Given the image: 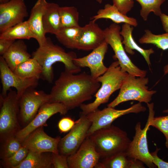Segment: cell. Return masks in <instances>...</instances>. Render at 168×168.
Returning a JSON list of instances; mask_svg holds the SVG:
<instances>
[{
	"mask_svg": "<svg viewBox=\"0 0 168 168\" xmlns=\"http://www.w3.org/2000/svg\"><path fill=\"white\" fill-rule=\"evenodd\" d=\"M113 5L119 11L124 15H127L133 7V0H112Z\"/></svg>",
	"mask_w": 168,
	"mask_h": 168,
	"instance_id": "e575fe53",
	"label": "cell"
},
{
	"mask_svg": "<svg viewBox=\"0 0 168 168\" xmlns=\"http://www.w3.org/2000/svg\"><path fill=\"white\" fill-rule=\"evenodd\" d=\"M49 153L29 151L26 158L16 168H54L52 155Z\"/></svg>",
	"mask_w": 168,
	"mask_h": 168,
	"instance_id": "d4e9b609",
	"label": "cell"
},
{
	"mask_svg": "<svg viewBox=\"0 0 168 168\" xmlns=\"http://www.w3.org/2000/svg\"><path fill=\"white\" fill-rule=\"evenodd\" d=\"M98 3L100 4L102 3V0H96Z\"/></svg>",
	"mask_w": 168,
	"mask_h": 168,
	"instance_id": "7bdbcfd3",
	"label": "cell"
},
{
	"mask_svg": "<svg viewBox=\"0 0 168 168\" xmlns=\"http://www.w3.org/2000/svg\"><path fill=\"white\" fill-rule=\"evenodd\" d=\"M160 148L156 147L155 151L151 153L153 157V162L158 168H168V162L161 159L157 155Z\"/></svg>",
	"mask_w": 168,
	"mask_h": 168,
	"instance_id": "74e56055",
	"label": "cell"
},
{
	"mask_svg": "<svg viewBox=\"0 0 168 168\" xmlns=\"http://www.w3.org/2000/svg\"><path fill=\"white\" fill-rule=\"evenodd\" d=\"M76 122L69 117H63L58 123V127L61 133H65L70 131L73 127Z\"/></svg>",
	"mask_w": 168,
	"mask_h": 168,
	"instance_id": "8d00e7d4",
	"label": "cell"
},
{
	"mask_svg": "<svg viewBox=\"0 0 168 168\" xmlns=\"http://www.w3.org/2000/svg\"><path fill=\"white\" fill-rule=\"evenodd\" d=\"M51 155L54 168H69L67 156L59 153H51Z\"/></svg>",
	"mask_w": 168,
	"mask_h": 168,
	"instance_id": "d590c367",
	"label": "cell"
},
{
	"mask_svg": "<svg viewBox=\"0 0 168 168\" xmlns=\"http://www.w3.org/2000/svg\"><path fill=\"white\" fill-rule=\"evenodd\" d=\"M24 0H10L0 4V32L24 21L28 16Z\"/></svg>",
	"mask_w": 168,
	"mask_h": 168,
	"instance_id": "9a60e30c",
	"label": "cell"
},
{
	"mask_svg": "<svg viewBox=\"0 0 168 168\" xmlns=\"http://www.w3.org/2000/svg\"><path fill=\"white\" fill-rule=\"evenodd\" d=\"M88 137L103 159L126 152L131 142L125 131L113 125L98 130Z\"/></svg>",
	"mask_w": 168,
	"mask_h": 168,
	"instance_id": "277c9868",
	"label": "cell"
},
{
	"mask_svg": "<svg viewBox=\"0 0 168 168\" xmlns=\"http://www.w3.org/2000/svg\"><path fill=\"white\" fill-rule=\"evenodd\" d=\"M162 132L166 138L165 146L168 149V115L154 117L150 124Z\"/></svg>",
	"mask_w": 168,
	"mask_h": 168,
	"instance_id": "836d02e7",
	"label": "cell"
},
{
	"mask_svg": "<svg viewBox=\"0 0 168 168\" xmlns=\"http://www.w3.org/2000/svg\"><path fill=\"white\" fill-rule=\"evenodd\" d=\"M105 40L103 30L100 27L95 21L92 20L82 27V34L77 49L93 50Z\"/></svg>",
	"mask_w": 168,
	"mask_h": 168,
	"instance_id": "ac0fdd59",
	"label": "cell"
},
{
	"mask_svg": "<svg viewBox=\"0 0 168 168\" xmlns=\"http://www.w3.org/2000/svg\"><path fill=\"white\" fill-rule=\"evenodd\" d=\"M145 32L139 40L140 44H152L163 50L168 49V33L156 35L147 29L145 30Z\"/></svg>",
	"mask_w": 168,
	"mask_h": 168,
	"instance_id": "f546056e",
	"label": "cell"
},
{
	"mask_svg": "<svg viewBox=\"0 0 168 168\" xmlns=\"http://www.w3.org/2000/svg\"><path fill=\"white\" fill-rule=\"evenodd\" d=\"M146 110V108L140 102L125 109L117 110L108 107L101 110L98 109L85 115L91 123L87 136L98 130L110 126L114 120L123 115L130 113L144 112Z\"/></svg>",
	"mask_w": 168,
	"mask_h": 168,
	"instance_id": "9c48e42d",
	"label": "cell"
},
{
	"mask_svg": "<svg viewBox=\"0 0 168 168\" xmlns=\"http://www.w3.org/2000/svg\"><path fill=\"white\" fill-rule=\"evenodd\" d=\"M160 17L164 30L168 33V16L162 13Z\"/></svg>",
	"mask_w": 168,
	"mask_h": 168,
	"instance_id": "ab89813d",
	"label": "cell"
},
{
	"mask_svg": "<svg viewBox=\"0 0 168 168\" xmlns=\"http://www.w3.org/2000/svg\"><path fill=\"white\" fill-rule=\"evenodd\" d=\"M2 56L13 72L20 64L31 58L26 45L22 40H16Z\"/></svg>",
	"mask_w": 168,
	"mask_h": 168,
	"instance_id": "ffe728a7",
	"label": "cell"
},
{
	"mask_svg": "<svg viewBox=\"0 0 168 168\" xmlns=\"http://www.w3.org/2000/svg\"><path fill=\"white\" fill-rule=\"evenodd\" d=\"M68 111L65 106L61 103H46L40 107L34 118L25 127L19 130L15 136L22 142L32 131L46 124L47 121L52 115L57 113L65 115Z\"/></svg>",
	"mask_w": 168,
	"mask_h": 168,
	"instance_id": "4fadbf2b",
	"label": "cell"
},
{
	"mask_svg": "<svg viewBox=\"0 0 168 168\" xmlns=\"http://www.w3.org/2000/svg\"><path fill=\"white\" fill-rule=\"evenodd\" d=\"M100 158L92 141L87 136L78 150L67 159L69 168H96Z\"/></svg>",
	"mask_w": 168,
	"mask_h": 168,
	"instance_id": "2e32d148",
	"label": "cell"
},
{
	"mask_svg": "<svg viewBox=\"0 0 168 168\" xmlns=\"http://www.w3.org/2000/svg\"><path fill=\"white\" fill-rule=\"evenodd\" d=\"M121 27L114 23L103 30L105 40L113 49L115 57L123 70L136 77H145L147 71L141 70L133 63L123 46L120 34Z\"/></svg>",
	"mask_w": 168,
	"mask_h": 168,
	"instance_id": "ba28073f",
	"label": "cell"
},
{
	"mask_svg": "<svg viewBox=\"0 0 168 168\" xmlns=\"http://www.w3.org/2000/svg\"><path fill=\"white\" fill-rule=\"evenodd\" d=\"M101 19H109L117 24L127 23L134 27L138 25L135 18L123 14L114 5L109 4H105L104 8L99 9L97 14L91 18L92 20L95 21Z\"/></svg>",
	"mask_w": 168,
	"mask_h": 168,
	"instance_id": "cb8c5ba5",
	"label": "cell"
},
{
	"mask_svg": "<svg viewBox=\"0 0 168 168\" xmlns=\"http://www.w3.org/2000/svg\"><path fill=\"white\" fill-rule=\"evenodd\" d=\"M163 71L164 75L168 73V63L164 66Z\"/></svg>",
	"mask_w": 168,
	"mask_h": 168,
	"instance_id": "60d3db41",
	"label": "cell"
},
{
	"mask_svg": "<svg viewBox=\"0 0 168 168\" xmlns=\"http://www.w3.org/2000/svg\"><path fill=\"white\" fill-rule=\"evenodd\" d=\"M32 58L35 59L42 67V71L40 78L52 83L54 79L53 65L55 63H63L65 71L77 74L81 71V68L74 63L77 58L73 52H66L61 47L54 44L49 38H47L44 43L32 54Z\"/></svg>",
	"mask_w": 168,
	"mask_h": 168,
	"instance_id": "7a4b0ae2",
	"label": "cell"
},
{
	"mask_svg": "<svg viewBox=\"0 0 168 168\" xmlns=\"http://www.w3.org/2000/svg\"><path fill=\"white\" fill-rule=\"evenodd\" d=\"M108 45L105 40L88 55L74 59V63L81 68H89L91 76L96 79L104 74L108 69V68L104 65L103 60L108 49Z\"/></svg>",
	"mask_w": 168,
	"mask_h": 168,
	"instance_id": "e0dca14e",
	"label": "cell"
},
{
	"mask_svg": "<svg viewBox=\"0 0 168 168\" xmlns=\"http://www.w3.org/2000/svg\"><path fill=\"white\" fill-rule=\"evenodd\" d=\"M144 164L139 160L128 157L126 152H123L103 159L96 168H144Z\"/></svg>",
	"mask_w": 168,
	"mask_h": 168,
	"instance_id": "44dd1931",
	"label": "cell"
},
{
	"mask_svg": "<svg viewBox=\"0 0 168 168\" xmlns=\"http://www.w3.org/2000/svg\"><path fill=\"white\" fill-rule=\"evenodd\" d=\"M133 26L127 23H124L122 26L120 34L123 38L122 44L124 45V48L126 52L131 55L135 54L133 50L139 52L143 57L149 66L151 65L150 57L154 53L152 49H145L141 48L134 40L132 32Z\"/></svg>",
	"mask_w": 168,
	"mask_h": 168,
	"instance_id": "7402d4cb",
	"label": "cell"
},
{
	"mask_svg": "<svg viewBox=\"0 0 168 168\" xmlns=\"http://www.w3.org/2000/svg\"><path fill=\"white\" fill-rule=\"evenodd\" d=\"M35 88H28L18 99L19 115L22 122L26 125L35 116L40 107L50 101L49 94Z\"/></svg>",
	"mask_w": 168,
	"mask_h": 168,
	"instance_id": "30bf717a",
	"label": "cell"
},
{
	"mask_svg": "<svg viewBox=\"0 0 168 168\" xmlns=\"http://www.w3.org/2000/svg\"><path fill=\"white\" fill-rule=\"evenodd\" d=\"M61 28L79 26V13L73 6L60 7L59 9Z\"/></svg>",
	"mask_w": 168,
	"mask_h": 168,
	"instance_id": "f1b7e54d",
	"label": "cell"
},
{
	"mask_svg": "<svg viewBox=\"0 0 168 168\" xmlns=\"http://www.w3.org/2000/svg\"><path fill=\"white\" fill-rule=\"evenodd\" d=\"M136 77L128 74L120 89L116 97L107 105L114 108L123 102L129 100H137L139 102L149 103L156 91L149 90L147 86L149 82L148 78Z\"/></svg>",
	"mask_w": 168,
	"mask_h": 168,
	"instance_id": "5b68a950",
	"label": "cell"
},
{
	"mask_svg": "<svg viewBox=\"0 0 168 168\" xmlns=\"http://www.w3.org/2000/svg\"><path fill=\"white\" fill-rule=\"evenodd\" d=\"M91 124L85 115L81 114L68 133L61 138L58 146L59 152L67 156L75 153L87 137Z\"/></svg>",
	"mask_w": 168,
	"mask_h": 168,
	"instance_id": "8fae6325",
	"label": "cell"
},
{
	"mask_svg": "<svg viewBox=\"0 0 168 168\" xmlns=\"http://www.w3.org/2000/svg\"><path fill=\"white\" fill-rule=\"evenodd\" d=\"M141 5L140 15L144 21H146L149 13L153 12L158 16L162 14L160 6L166 0H135Z\"/></svg>",
	"mask_w": 168,
	"mask_h": 168,
	"instance_id": "4dcf8cb0",
	"label": "cell"
},
{
	"mask_svg": "<svg viewBox=\"0 0 168 168\" xmlns=\"http://www.w3.org/2000/svg\"><path fill=\"white\" fill-rule=\"evenodd\" d=\"M29 151L27 148L22 146L13 156L3 160L5 166L6 168H16L26 158Z\"/></svg>",
	"mask_w": 168,
	"mask_h": 168,
	"instance_id": "d6a6232c",
	"label": "cell"
},
{
	"mask_svg": "<svg viewBox=\"0 0 168 168\" xmlns=\"http://www.w3.org/2000/svg\"><path fill=\"white\" fill-rule=\"evenodd\" d=\"M21 143L15 136L7 139L3 142L1 154L2 159L4 160L13 156L22 147Z\"/></svg>",
	"mask_w": 168,
	"mask_h": 168,
	"instance_id": "1f68e13d",
	"label": "cell"
},
{
	"mask_svg": "<svg viewBox=\"0 0 168 168\" xmlns=\"http://www.w3.org/2000/svg\"><path fill=\"white\" fill-rule=\"evenodd\" d=\"M0 73L2 90L0 96L5 97L7 91L11 87L16 90L17 97L19 99L28 88H36L39 84V80L35 78H23L15 73L8 67L2 56H0Z\"/></svg>",
	"mask_w": 168,
	"mask_h": 168,
	"instance_id": "7c38bea8",
	"label": "cell"
},
{
	"mask_svg": "<svg viewBox=\"0 0 168 168\" xmlns=\"http://www.w3.org/2000/svg\"><path fill=\"white\" fill-rule=\"evenodd\" d=\"M149 115L144 128H142L141 123L138 122L136 125L135 134L126 150L127 156L141 161L149 168H155L153 162V157L149 151L147 139V131L150 129V122L154 117V104H147Z\"/></svg>",
	"mask_w": 168,
	"mask_h": 168,
	"instance_id": "52a82bcc",
	"label": "cell"
},
{
	"mask_svg": "<svg viewBox=\"0 0 168 168\" xmlns=\"http://www.w3.org/2000/svg\"><path fill=\"white\" fill-rule=\"evenodd\" d=\"M163 112L164 113H168V109L167 110H164Z\"/></svg>",
	"mask_w": 168,
	"mask_h": 168,
	"instance_id": "ee69618b",
	"label": "cell"
},
{
	"mask_svg": "<svg viewBox=\"0 0 168 168\" xmlns=\"http://www.w3.org/2000/svg\"><path fill=\"white\" fill-rule=\"evenodd\" d=\"M128 73L122 69L118 61L112 63L106 71L96 79L100 86L94 96L95 100L88 104H82L80 107L81 114L86 115L98 109L101 104L107 103L110 96L120 89Z\"/></svg>",
	"mask_w": 168,
	"mask_h": 168,
	"instance_id": "3957f363",
	"label": "cell"
},
{
	"mask_svg": "<svg viewBox=\"0 0 168 168\" xmlns=\"http://www.w3.org/2000/svg\"><path fill=\"white\" fill-rule=\"evenodd\" d=\"M42 67L35 58H32L18 65L14 72L23 78H40Z\"/></svg>",
	"mask_w": 168,
	"mask_h": 168,
	"instance_id": "4316f807",
	"label": "cell"
},
{
	"mask_svg": "<svg viewBox=\"0 0 168 168\" xmlns=\"http://www.w3.org/2000/svg\"><path fill=\"white\" fill-rule=\"evenodd\" d=\"M18 99L16 91L10 89L5 97L0 96V137L4 142L15 136L19 129Z\"/></svg>",
	"mask_w": 168,
	"mask_h": 168,
	"instance_id": "8992f818",
	"label": "cell"
},
{
	"mask_svg": "<svg viewBox=\"0 0 168 168\" xmlns=\"http://www.w3.org/2000/svg\"><path fill=\"white\" fill-rule=\"evenodd\" d=\"M77 74L65 71L61 73L49 94L50 102L61 103L69 110L92 98L100 83L85 72Z\"/></svg>",
	"mask_w": 168,
	"mask_h": 168,
	"instance_id": "6da1fadb",
	"label": "cell"
},
{
	"mask_svg": "<svg viewBox=\"0 0 168 168\" xmlns=\"http://www.w3.org/2000/svg\"><path fill=\"white\" fill-rule=\"evenodd\" d=\"M34 38L27 21H23L1 33L0 38L12 40Z\"/></svg>",
	"mask_w": 168,
	"mask_h": 168,
	"instance_id": "83f0119b",
	"label": "cell"
},
{
	"mask_svg": "<svg viewBox=\"0 0 168 168\" xmlns=\"http://www.w3.org/2000/svg\"><path fill=\"white\" fill-rule=\"evenodd\" d=\"M10 0H0V3L3 4L8 2Z\"/></svg>",
	"mask_w": 168,
	"mask_h": 168,
	"instance_id": "b9f144b4",
	"label": "cell"
},
{
	"mask_svg": "<svg viewBox=\"0 0 168 168\" xmlns=\"http://www.w3.org/2000/svg\"><path fill=\"white\" fill-rule=\"evenodd\" d=\"M15 40L0 38V55L2 56L8 49Z\"/></svg>",
	"mask_w": 168,
	"mask_h": 168,
	"instance_id": "f35d334b",
	"label": "cell"
},
{
	"mask_svg": "<svg viewBox=\"0 0 168 168\" xmlns=\"http://www.w3.org/2000/svg\"><path fill=\"white\" fill-rule=\"evenodd\" d=\"M48 2L46 0H37L32 8L27 20L34 38L39 46L43 45L47 40L42 24L43 15Z\"/></svg>",
	"mask_w": 168,
	"mask_h": 168,
	"instance_id": "d6986e66",
	"label": "cell"
},
{
	"mask_svg": "<svg viewBox=\"0 0 168 168\" xmlns=\"http://www.w3.org/2000/svg\"></svg>",
	"mask_w": 168,
	"mask_h": 168,
	"instance_id": "f6af8a7d",
	"label": "cell"
},
{
	"mask_svg": "<svg viewBox=\"0 0 168 168\" xmlns=\"http://www.w3.org/2000/svg\"><path fill=\"white\" fill-rule=\"evenodd\" d=\"M82 30V27L80 26L62 28L55 36L58 41L65 47L77 49Z\"/></svg>",
	"mask_w": 168,
	"mask_h": 168,
	"instance_id": "484cf974",
	"label": "cell"
},
{
	"mask_svg": "<svg viewBox=\"0 0 168 168\" xmlns=\"http://www.w3.org/2000/svg\"><path fill=\"white\" fill-rule=\"evenodd\" d=\"M44 126L29 134L22 142V146L29 151L38 152L58 153V146L61 137L54 138L44 131Z\"/></svg>",
	"mask_w": 168,
	"mask_h": 168,
	"instance_id": "5bb4252c",
	"label": "cell"
},
{
	"mask_svg": "<svg viewBox=\"0 0 168 168\" xmlns=\"http://www.w3.org/2000/svg\"><path fill=\"white\" fill-rule=\"evenodd\" d=\"M59 7L57 4L48 2L42 18L45 34L49 33L55 35L61 29Z\"/></svg>",
	"mask_w": 168,
	"mask_h": 168,
	"instance_id": "603a6c76",
	"label": "cell"
}]
</instances>
